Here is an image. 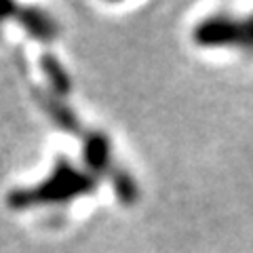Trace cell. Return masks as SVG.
I'll return each mask as SVG.
<instances>
[{
  "label": "cell",
  "instance_id": "obj_1",
  "mask_svg": "<svg viewBox=\"0 0 253 253\" xmlns=\"http://www.w3.org/2000/svg\"><path fill=\"white\" fill-rule=\"evenodd\" d=\"M95 188V179L89 171L74 167L66 158L55 163L53 173L41 184L13 190L9 194V207L15 211H26L32 207H49V205H66L76 196L89 194Z\"/></svg>",
  "mask_w": 253,
  "mask_h": 253
},
{
  "label": "cell",
  "instance_id": "obj_5",
  "mask_svg": "<svg viewBox=\"0 0 253 253\" xmlns=\"http://www.w3.org/2000/svg\"><path fill=\"white\" fill-rule=\"evenodd\" d=\"M86 161H89L93 169H108L110 150L104 137H91L86 141Z\"/></svg>",
  "mask_w": 253,
  "mask_h": 253
},
{
  "label": "cell",
  "instance_id": "obj_6",
  "mask_svg": "<svg viewBox=\"0 0 253 253\" xmlns=\"http://www.w3.org/2000/svg\"><path fill=\"white\" fill-rule=\"evenodd\" d=\"M42 70H44V74L49 76L53 89L57 93L70 91V78H68V74L63 72V68L53 57H49V55H44V57H42Z\"/></svg>",
  "mask_w": 253,
  "mask_h": 253
},
{
  "label": "cell",
  "instance_id": "obj_3",
  "mask_svg": "<svg viewBox=\"0 0 253 253\" xmlns=\"http://www.w3.org/2000/svg\"><path fill=\"white\" fill-rule=\"evenodd\" d=\"M15 19H19L21 28L28 32L32 38L41 42H51L57 36V26L46 13L38 9H15Z\"/></svg>",
  "mask_w": 253,
  "mask_h": 253
},
{
  "label": "cell",
  "instance_id": "obj_2",
  "mask_svg": "<svg viewBox=\"0 0 253 253\" xmlns=\"http://www.w3.org/2000/svg\"><path fill=\"white\" fill-rule=\"evenodd\" d=\"M196 41L201 44H209V46L239 44V46L253 49V21L239 23V21H230L224 17L205 21L196 30Z\"/></svg>",
  "mask_w": 253,
  "mask_h": 253
},
{
  "label": "cell",
  "instance_id": "obj_4",
  "mask_svg": "<svg viewBox=\"0 0 253 253\" xmlns=\"http://www.w3.org/2000/svg\"><path fill=\"white\" fill-rule=\"evenodd\" d=\"M41 104H42V108L46 110V112H49V116L53 118V121L57 123V125H61L63 129H70V131L76 129V121H74L72 112H70V110H66V106H63L61 101L41 95Z\"/></svg>",
  "mask_w": 253,
  "mask_h": 253
}]
</instances>
